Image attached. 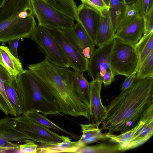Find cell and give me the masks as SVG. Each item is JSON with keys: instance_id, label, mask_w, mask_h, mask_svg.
I'll return each instance as SVG.
<instances>
[{"instance_id": "obj_4", "label": "cell", "mask_w": 153, "mask_h": 153, "mask_svg": "<svg viewBox=\"0 0 153 153\" xmlns=\"http://www.w3.org/2000/svg\"><path fill=\"white\" fill-rule=\"evenodd\" d=\"M37 26L30 0H8L0 7V42L30 38Z\"/></svg>"}, {"instance_id": "obj_11", "label": "cell", "mask_w": 153, "mask_h": 153, "mask_svg": "<svg viewBox=\"0 0 153 153\" xmlns=\"http://www.w3.org/2000/svg\"><path fill=\"white\" fill-rule=\"evenodd\" d=\"M144 31L143 18L140 15L124 19L117 27L114 37L134 45L141 38Z\"/></svg>"}, {"instance_id": "obj_18", "label": "cell", "mask_w": 153, "mask_h": 153, "mask_svg": "<svg viewBox=\"0 0 153 153\" xmlns=\"http://www.w3.org/2000/svg\"><path fill=\"white\" fill-rule=\"evenodd\" d=\"M81 147L78 141H72L68 137H66L62 142L49 145L40 144L37 148V153H75Z\"/></svg>"}, {"instance_id": "obj_34", "label": "cell", "mask_w": 153, "mask_h": 153, "mask_svg": "<svg viewBox=\"0 0 153 153\" xmlns=\"http://www.w3.org/2000/svg\"><path fill=\"white\" fill-rule=\"evenodd\" d=\"M153 10L143 17L144 23V31L143 34L146 35L153 32Z\"/></svg>"}, {"instance_id": "obj_13", "label": "cell", "mask_w": 153, "mask_h": 153, "mask_svg": "<svg viewBox=\"0 0 153 153\" xmlns=\"http://www.w3.org/2000/svg\"><path fill=\"white\" fill-rule=\"evenodd\" d=\"M101 16L97 10L84 3L82 2L77 7L76 21L81 24L95 44Z\"/></svg>"}, {"instance_id": "obj_8", "label": "cell", "mask_w": 153, "mask_h": 153, "mask_svg": "<svg viewBox=\"0 0 153 153\" xmlns=\"http://www.w3.org/2000/svg\"><path fill=\"white\" fill-rule=\"evenodd\" d=\"M30 38L47 60L59 66L70 67L68 59L60 46L43 26L38 25Z\"/></svg>"}, {"instance_id": "obj_25", "label": "cell", "mask_w": 153, "mask_h": 153, "mask_svg": "<svg viewBox=\"0 0 153 153\" xmlns=\"http://www.w3.org/2000/svg\"><path fill=\"white\" fill-rule=\"evenodd\" d=\"M121 152L118 144L100 143L93 146H85L81 147L75 153H115Z\"/></svg>"}, {"instance_id": "obj_29", "label": "cell", "mask_w": 153, "mask_h": 153, "mask_svg": "<svg viewBox=\"0 0 153 153\" xmlns=\"http://www.w3.org/2000/svg\"><path fill=\"white\" fill-rule=\"evenodd\" d=\"M4 87L8 98L14 109L17 116L21 115L18 96L14 87L13 81L11 82H4Z\"/></svg>"}, {"instance_id": "obj_40", "label": "cell", "mask_w": 153, "mask_h": 153, "mask_svg": "<svg viewBox=\"0 0 153 153\" xmlns=\"http://www.w3.org/2000/svg\"><path fill=\"white\" fill-rule=\"evenodd\" d=\"M122 3H126L125 0H110L109 8L115 7Z\"/></svg>"}, {"instance_id": "obj_26", "label": "cell", "mask_w": 153, "mask_h": 153, "mask_svg": "<svg viewBox=\"0 0 153 153\" xmlns=\"http://www.w3.org/2000/svg\"><path fill=\"white\" fill-rule=\"evenodd\" d=\"M127 5L126 3H122L109 8V14L115 33L120 23L125 19Z\"/></svg>"}, {"instance_id": "obj_15", "label": "cell", "mask_w": 153, "mask_h": 153, "mask_svg": "<svg viewBox=\"0 0 153 153\" xmlns=\"http://www.w3.org/2000/svg\"><path fill=\"white\" fill-rule=\"evenodd\" d=\"M138 122L140 126L132 137L131 149L144 144L153 135V103L143 112Z\"/></svg>"}, {"instance_id": "obj_38", "label": "cell", "mask_w": 153, "mask_h": 153, "mask_svg": "<svg viewBox=\"0 0 153 153\" xmlns=\"http://www.w3.org/2000/svg\"><path fill=\"white\" fill-rule=\"evenodd\" d=\"M115 76L111 69L108 71L103 76L102 83L105 87H107L110 85L114 80Z\"/></svg>"}, {"instance_id": "obj_36", "label": "cell", "mask_w": 153, "mask_h": 153, "mask_svg": "<svg viewBox=\"0 0 153 153\" xmlns=\"http://www.w3.org/2000/svg\"><path fill=\"white\" fill-rule=\"evenodd\" d=\"M141 16L135 2L130 4H127L125 19L129 18L139 16Z\"/></svg>"}, {"instance_id": "obj_22", "label": "cell", "mask_w": 153, "mask_h": 153, "mask_svg": "<svg viewBox=\"0 0 153 153\" xmlns=\"http://www.w3.org/2000/svg\"><path fill=\"white\" fill-rule=\"evenodd\" d=\"M139 126V123L138 122L133 128L119 135L105 134L110 142L117 143L118 144L119 151L123 152L127 151L128 146Z\"/></svg>"}, {"instance_id": "obj_3", "label": "cell", "mask_w": 153, "mask_h": 153, "mask_svg": "<svg viewBox=\"0 0 153 153\" xmlns=\"http://www.w3.org/2000/svg\"><path fill=\"white\" fill-rule=\"evenodd\" d=\"M13 78L21 114L32 111L41 113L46 116L61 114L54 97L31 71L24 70L16 78Z\"/></svg>"}, {"instance_id": "obj_10", "label": "cell", "mask_w": 153, "mask_h": 153, "mask_svg": "<svg viewBox=\"0 0 153 153\" xmlns=\"http://www.w3.org/2000/svg\"><path fill=\"white\" fill-rule=\"evenodd\" d=\"M113 42L114 39L98 47L94 50L88 59L87 76L93 80H98L102 83L103 76L111 69L110 56Z\"/></svg>"}, {"instance_id": "obj_6", "label": "cell", "mask_w": 153, "mask_h": 153, "mask_svg": "<svg viewBox=\"0 0 153 153\" xmlns=\"http://www.w3.org/2000/svg\"><path fill=\"white\" fill-rule=\"evenodd\" d=\"M12 125L28 139L40 144H51L62 142L66 137L60 136L49 128L23 114L12 117Z\"/></svg>"}, {"instance_id": "obj_35", "label": "cell", "mask_w": 153, "mask_h": 153, "mask_svg": "<svg viewBox=\"0 0 153 153\" xmlns=\"http://www.w3.org/2000/svg\"><path fill=\"white\" fill-rule=\"evenodd\" d=\"M13 80V77L9 72L0 65V88L4 89V82H11Z\"/></svg>"}, {"instance_id": "obj_16", "label": "cell", "mask_w": 153, "mask_h": 153, "mask_svg": "<svg viewBox=\"0 0 153 153\" xmlns=\"http://www.w3.org/2000/svg\"><path fill=\"white\" fill-rule=\"evenodd\" d=\"M0 65L15 78L24 70L19 59L15 56L7 47L0 45Z\"/></svg>"}, {"instance_id": "obj_33", "label": "cell", "mask_w": 153, "mask_h": 153, "mask_svg": "<svg viewBox=\"0 0 153 153\" xmlns=\"http://www.w3.org/2000/svg\"><path fill=\"white\" fill-rule=\"evenodd\" d=\"M38 144L35 142L29 139H27L24 144H20L19 146V151L21 153H37Z\"/></svg>"}, {"instance_id": "obj_9", "label": "cell", "mask_w": 153, "mask_h": 153, "mask_svg": "<svg viewBox=\"0 0 153 153\" xmlns=\"http://www.w3.org/2000/svg\"><path fill=\"white\" fill-rule=\"evenodd\" d=\"M57 42L69 61L70 67L83 73L87 71L88 59L71 44L60 28L43 26Z\"/></svg>"}, {"instance_id": "obj_12", "label": "cell", "mask_w": 153, "mask_h": 153, "mask_svg": "<svg viewBox=\"0 0 153 153\" xmlns=\"http://www.w3.org/2000/svg\"><path fill=\"white\" fill-rule=\"evenodd\" d=\"M28 139L12 125V117L0 119V149L7 152L19 151V146Z\"/></svg>"}, {"instance_id": "obj_37", "label": "cell", "mask_w": 153, "mask_h": 153, "mask_svg": "<svg viewBox=\"0 0 153 153\" xmlns=\"http://www.w3.org/2000/svg\"><path fill=\"white\" fill-rule=\"evenodd\" d=\"M20 39H16L8 41L7 42L9 44V49L11 53L16 57L18 58L17 49L19 43Z\"/></svg>"}, {"instance_id": "obj_28", "label": "cell", "mask_w": 153, "mask_h": 153, "mask_svg": "<svg viewBox=\"0 0 153 153\" xmlns=\"http://www.w3.org/2000/svg\"><path fill=\"white\" fill-rule=\"evenodd\" d=\"M153 76V51L138 67L136 78L143 79Z\"/></svg>"}, {"instance_id": "obj_23", "label": "cell", "mask_w": 153, "mask_h": 153, "mask_svg": "<svg viewBox=\"0 0 153 153\" xmlns=\"http://www.w3.org/2000/svg\"><path fill=\"white\" fill-rule=\"evenodd\" d=\"M76 20L77 7L74 0H42Z\"/></svg>"}, {"instance_id": "obj_1", "label": "cell", "mask_w": 153, "mask_h": 153, "mask_svg": "<svg viewBox=\"0 0 153 153\" xmlns=\"http://www.w3.org/2000/svg\"><path fill=\"white\" fill-rule=\"evenodd\" d=\"M153 103V76L136 78L131 85L122 91L105 106L106 117L100 128L105 134H121L134 128L143 112Z\"/></svg>"}, {"instance_id": "obj_41", "label": "cell", "mask_w": 153, "mask_h": 153, "mask_svg": "<svg viewBox=\"0 0 153 153\" xmlns=\"http://www.w3.org/2000/svg\"><path fill=\"white\" fill-rule=\"evenodd\" d=\"M7 1L8 0H0V7H2Z\"/></svg>"}, {"instance_id": "obj_43", "label": "cell", "mask_w": 153, "mask_h": 153, "mask_svg": "<svg viewBox=\"0 0 153 153\" xmlns=\"http://www.w3.org/2000/svg\"><path fill=\"white\" fill-rule=\"evenodd\" d=\"M106 4L109 7L110 0H103Z\"/></svg>"}, {"instance_id": "obj_24", "label": "cell", "mask_w": 153, "mask_h": 153, "mask_svg": "<svg viewBox=\"0 0 153 153\" xmlns=\"http://www.w3.org/2000/svg\"><path fill=\"white\" fill-rule=\"evenodd\" d=\"M25 116L49 128L54 129L62 131L71 136L76 139H79L80 136L68 132L57 126L48 120L46 116L34 111H28L23 114Z\"/></svg>"}, {"instance_id": "obj_31", "label": "cell", "mask_w": 153, "mask_h": 153, "mask_svg": "<svg viewBox=\"0 0 153 153\" xmlns=\"http://www.w3.org/2000/svg\"><path fill=\"white\" fill-rule=\"evenodd\" d=\"M135 2L143 17L153 10V0H136Z\"/></svg>"}, {"instance_id": "obj_14", "label": "cell", "mask_w": 153, "mask_h": 153, "mask_svg": "<svg viewBox=\"0 0 153 153\" xmlns=\"http://www.w3.org/2000/svg\"><path fill=\"white\" fill-rule=\"evenodd\" d=\"M90 83L88 120L89 123L100 124L106 115L105 107L102 103L100 97L102 83L96 79L93 80Z\"/></svg>"}, {"instance_id": "obj_19", "label": "cell", "mask_w": 153, "mask_h": 153, "mask_svg": "<svg viewBox=\"0 0 153 153\" xmlns=\"http://www.w3.org/2000/svg\"><path fill=\"white\" fill-rule=\"evenodd\" d=\"M100 124L98 123L80 124L82 134L78 141L82 147L108 139L106 134L101 132L99 127Z\"/></svg>"}, {"instance_id": "obj_32", "label": "cell", "mask_w": 153, "mask_h": 153, "mask_svg": "<svg viewBox=\"0 0 153 153\" xmlns=\"http://www.w3.org/2000/svg\"><path fill=\"white\" fill-rule=\"evenodd\" d=\"M85 3L97 10L102 15L105 10H108L109 7L103 0H81Z\"/></svg>"}, {"instance_id": "obj_42", "label": "cell", "mask_w": 153, "mask_h": 153, "mask_svg": "<svg viewBox=\"0 0 153 153\" xmlns=\"http://www.w3.org/2000/svg\"><path fill=\"white\" fill-rule=\"evenodd\" d=\"M127 4H130L135 2L136 0H125Z\"/></svg>"}, {"instance_id": "obj_7", "label": "cell", "mask_w": 153, "mask_h": 153, "mask_svg": "<svg viewBox=\"0 0 153 153\" xmlns=\"http://www.w3.org/2000/svg\"><path fill=\"white\" fill-rule=\"evenodd\" d=\"M34 15L38 25L59 28L72 29V18L42 0H30Z\"/></svg>"}, {"instance_id": "obj_39", "label": "cell", "mask_w": 153, "mask_h": 153, "mask_svg": "<svg viewBox=\"0 0 153 153\" xmlns=\"http://www.w3.org/2000/svg\"><path fill=\"white\" fill-rule=\"evenodd\" d=\"M136 73L137 71H136L130 76L126 77L122 85L121 88L122 91L126 89L131 85L136 78Z\"/></svg>"}, {"instance_id": "obj_27", "label": "cell", "mask_w": 153, "mask_h": 153, "mask_svg": "<svg viewBox=\"0 0 153 153\" xmlns=\"http://www.w3.org/2000/svg\"><path fill=\"white\" fill-rule=\"evenodd\" d=\"M72 29L83 50L89 48L93 52L95 45L81 24L76 21Z\"/></svg>"}, {"instance_id": "obj_17", "label": "cell", "mask_w": 153, "mask_h": 153, "mask_svg": "<svg viewBox=\"0 0 153 153\" xmlns=\"http://www.w3.org/2000/svg\"><path fill=\"white\" fill-rule=\"evenodd\" d=\"M114 31L108 13V10L104 12L101 16L98 28L95 45L100 47L108 43L114 38Z\"/></svg>"}, {"instance_id": "obj_44", "label": "cell", "mask_w": 153, "mask_h": 153, "mask_svg": "<svg viewBox=\"0 0 153 153\" xmlns=\"http://www.w3.org/2000/svg\"><path fill=\"white\" fill-rule=\"evenodd\" d=\"M7 152L4 149H0V153Z\"/></svg>"}, {"instance_id": "obj_2", "label": "cell", "mask_w": 153, "mask_h": 153, "mask_svg": "<svg viewBox=\"0 0 153 153\" xmlns=\"http://www.w3.org/2000/svg\"><path fill=\"white\" fill-rule=\"evenodd\" d=\"M54 97L61 112L89 119L88 107L79 99L74 87V71L58 66L45 59L28 66Z\"/></svg>"}, {"instance_id": "obj_30", "label": "cell", "mask_w": 153, "mask_h": 153, "mask_svg": "<svg viewBox=\"0 0 153 153\" xmlns=\"http://www.w3.org/2000/svg\"><path fill=\"white\" fill-rule=\"evenodd\" d=\"M60 29L71 44L79 52L83 55V49L81 47L77 38L74 34L72 28Z\"/></svg>"}, {"instance_id": "obj_20", "label": "cell", "mask_w": 153, "mask_h": 153, "mask_svg": "<svg viewBox=\"0 0 153 153\" xmlns=\"http://www.w3.org/2000/svg\"><path fill=\"white\" fill-rule=\"evenodd\" d=\"M74 87L79 99L88 107L90 83L84 76L83 73L74 70Z\"/></svg>"}, {"instance_id": "obj_21", "label": "cell", "mask_w": 153, "mask_h": 153, "mask_svg": "<svg viewBox=\"0 0 153 153\" xmlns=\"http://www.w3.org/2000/svg\"><path fill=\"white\" fill-rule=\"evenodd\" d=\"M134 46L139 56L138 68L153 51V32L143 34Z\"/></svg>"}, {"instance_id": "obj_5", "label": "cell", "mask_w": 153, "mask_h": 153, "mask_svg": "<svg viewBox=\"0 0 153 153\" xmlns=\"http://www.w3.org/2000/svg\"><path fill=\"white\" fill-rule=\"evenodd\" d=\"M138 60L134 45L114 38L110 65L115 76L120 75L127 77L137 71Z\"/></svg>"}]
</instances>
